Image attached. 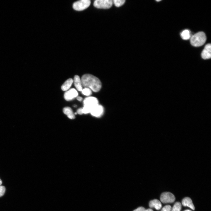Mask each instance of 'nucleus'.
<instances>
[{
  "mask_svg": "<svg viewBox=\"0 0 211 211\" xmlns=\"http://www.w3.org/2000/svg\"><path fill=\"white\" fill-rule=\"evenodd\" d=\"M145 211H153L151 209H148L147 210H146Z\"/></svg>",
  "mask_w": 211,
  "mask_h": 211,
  "instance_id": "nucleus-24",
  "label": "nucleus"
},
{
  "mask_svg": "<svg viewBox=\"0 0 211 211\" xmlns=\"http://www.w3.org/2000/svg\"><path fill=\"white\" fill-rule=\"evenodd\" d=\"M206 40V37L204 33L202 31L198 32L191 37L190 43L195 47H199L203 45Z\"/></svg>",
  "mask_w": 211,
  "mask_h": 211,
  "instance_id": "nucleus-3",
  "label": "nucleus"
},
{
  "mask_svg": "<svg viewBox=\"0 0 211 211\" xmlns=\"http://www.w3.org/2000/svg\"><path fill=\"white\" fill-rule=\"evenodd\" d=\"M82 110V108H79V109H78L77 111V112H76L77 113H78L79 114H80V115H81V114H83Z\"/></svg>",
  "mask_w": 211,
  "mask_h": 211,
  "instance_id": "nucleus-22",
  "label": "nucleus"
},
{
  "mask_svg": "<svg viewBox=\"0 0 211 211\" xmlns=\"http://www.w3.org/2000/svg\"><path fill=\"white\" fill-rule=\"evenodd\" d=\"M73 82V80L72 78H69L67 79L62 86V90L64 91H66L68 90L71 87Z\"/></svg>",
  "mask_w": 211,
  "mask_h": 211,
  "instance_id": "nucleus-13",
  "label": "nucleus"
},
{
  "mask_svg": "<svg viewBox=\"0 0 211 211\" xmlns=\"http://www.w3.org/2000/svg\"><path fill=\"white\" fill-rule=\"evenodd\" d=\"M2 183V181L1 180V179L0 178V186H1V185Z\"/></svg>",
  "mask_w": 211,
  "mask_h": 211,
  "instance_id": "nucleus-25",
  "label": "nucleus"
},
{
  "mask_svg": "<svg viewBox=\"0 0 211 211\" xmlns=\"http://www.w3.org/2000/svg\"><path fill=\"white\" fill-rule=\"evenodd\" d=\"M5 188L4 186H0V197L2 196L5 192Z\"/></svg>",
  "mask_w": 211,
  "mask_h": 211,
  "instance_id": "nucleus-19",
  "label": "nucleus"
},
{
  "mask_svg": "<svg viewBox=\"0 0 211 211\" xmlns=\"http://www.w3.org/2000/svg\"><path fill=\"white\" fill-rule=\"evenodd\" d=\"M182 203L184 206L188 207L193 210L195 209L192 201L189 197H186L184 198L182 200Z\"/></svg>",
  "mask_w": 211,
  "mask_h": 211,
  "instance_id": "nucleus-11",
  "label": "nucleus"
},
{
  "mask_svg": "<svg viewBox=\"0 0 211 211\" xmlns=\"http://www.w3.org/2000/svg\"><path fill=\"white\" fill-rule=\"evenodd\" d=\"M113 4L117 7H119L122 6L125 3V0H114L113 1Z\"/></svg>",
  "mask_w": 211,
  "mask_h": 211,
  "instance_id": "nucleus-17",
  "label": "nucleus"
},
{
  "mask_svg": "<svg viewBox=\"0 0 211 211\" xmlns=\"http://www.w3.org/2000/svg\"><path fill=\"white\" fill-rule=\"evenodd\" d=\"M63 112L69 118L74 119L75 118L74 114L70 108L69 107L64 108L63 109Z\"/></svg>",
  "mask_w": 211,
  "mask_h": 211,
  "instance_id": "nucleus-14",
  "label": "nucleus"
},
{
  "mask_svg": "<svg viewBox=\"0 0 211 211\" xmlns=\"http://www.w3.org/2000/svg\"><path fill=\"white\" fill-rule=\"evenodd\" d=\"M73 82L76 89L79 91H81L83 88L81 80L78 75L75 76Z\"/></svg>",
  "mask_w": 211,
  "mask_h": 211,
  "instance_id": "nucleus-10",
  "label": "nucleus"
},
{
  "mask_svg": "<svg viewBox=\"0 0 211 211\" xmlns=\"http://www.w3.org/2000/svg\"><path fill=\"white\" fill-rule=\"evenodd\" d=\"M201 57L204 59H208L211 57V45L210 43L206 45L201 53Z\"/></svg>",
  "mask_w": 211,
  "mask_h": 211,
  "instance_id": "nucleus-8",
  "label": "nucleus"
},
{
  "mask_svg": "<svg viewBox=\"0 0 211 211\" xmlns=\"http://www.w3.org/2000/svg\"><path fill=\"white\" fill-rule=\"evenodd\" d=\"M97 99L93 97H88L86 98L84 101V106L82 108L83 114L90 113L92 109L98 104Z\"/></svg>",
  "mask_w": 211,
  "mask_h": 211,
  "instance_id": "nucleus-2",
  "label": "nucleus"
},
{
  "mask_svg": "<svg viewBox=\"0 0 211 211\" xmlns=\"http://www.w3.org/2000/svg\"><path fill=\"white\" fill-rule=\"evenodd\" d=\"M184 211H192L190 210H184Z\"/></svg>",
  "mask_w": 211,
  "mask_h": 211,
  "instance_id": "nucleus-26",
  "label": "nucleus"
},
{
  "mask_svg": "<svg viewBox=\"0 0 211 211\" xmlns=\"http://www.w3.org/2000/svg\"><path fill=\"white\" fill-rule=\"evenodd\" d=\"M145 209L143 207H140L137 208L133 211H145Z\"/></svg>",
  "mask_w": 211,
  "mask_h": 211,
  "instance_id": "nucleus-21",
  "label": "nucleus"
},
{
  "mask_svg": "<svg viewBox=\"0 0 211 211\" xmlns=\"http://www.w3.org/2000/svg\"><path fill=\"white\" fill-rule=\"evenodd\" d=\"M82 94L85 96H89L91 94V90L89 88L85 87L81 91Z\"/></svg>",
  "mask_w": 211,
  "mask_h": 211,
  "instance_id": "nucleus-18",
  "label": "nucleus"
},
{
  "mask_svg": "<svg viewBox=\"0 0 211 211\" xmlns=\"http://www.w3.org/2000/svg\"><path fill=\"white\" fill-rule=\"evenodd\" d=\"M77 99L79 101H81L82 100V98L81 97L78 96L77 97Z\"/></svg>",
  "mask_w": 211,
  "mask_h": 211,
  "instance_id": "nucleus-23",
  "label": "nucleus"
},
{
  "mask_svg": "<svg viewBox=\"0 0 211 211\" xmlns=\"http://www.w3.org/2000/svg\"><path fill=\"white\" fill-rule=\"evenodd\" d=\"M78 95L77 91L74 88H72L66 91L64 94V97L66 100L69 101L77 97Z\"/></svg>",
  "mask_w": 211,
  "mask_h": 211,
  "instance_id": "nucleus-7",
  "label": "nucleus"
},
{
  "mask_svg": "<svg viewBox=\"0 0 211 211\" xmlns=\"http://www.w3.org/2000/svg\"><path fill=\"white\" fill-rule=\"evenodd\" d=\"M171 207L170 205H166L164 206L161 211H171Z\"/></svg>",
  "mask_w": 211,
  "mask_h": 211,
  "instance_id": "nucleus-20",
  "label": "nucleus"
},
{
  "mask_svg": "<svg viewBox=\"0 0 211 211\" xmlns=\"http://www.w3.org/2000/svg\"><path fill=\"white\" fill-rule=\"evenodd\" d=\"M181 38L183 40H187L191 37L190 31L187 29H186L182 31L181 34Z\"/></svg>",
  "mask_w": 211,
  "mask_h": 211,
  "instance_id": "nucleus-15",
  "label": "nucleus"
},
{
  "mask_svg": "<svg viewBox=\"0 0 211 211\" xmlns=\"http://www.w3.org/2000/svg\"><path fill=\"white\" fill-rule=\"evenodd\" d=\"M113 4L112 0H96L93 3L94 6L98 8H109L112 6Z\"/></svg>",
  "mask_w": 211,
  "mask_h": 211,
  "instance_id": "nucleus-5",
  "label": "nucleus"
},
{
  "mask_svg": "<svg viewBox=\"0 0 211 211\" xmlns=\"http://www.w3.org/2000/svg\"><path fill=\"white\" fill-rule=\"evenodd\" d=\"M91 4L89 0H81L74 2L73 5V9L77 11L85 10Z\"/></svg>",
  "mask_w": 211,
  "mask_h": 211,
  "instance_id": "nucleus-4",
  "label": "nucleus"
},
{
  "mask_svg": "<svg viewBox=\"0 0 211 211\" xmlns=\"http://www.w3.org/2000/svg\"><path fill=\"white\" fill-rule=\"evenodd\" d=\"M82 86L89 88L92 91L97 92L101 87V83L99 79L94 76L86 74L84 75L81 79Z\"/></svg>",
  "mask_w": 211,
  "mask_h": 211,
  "instance_id": "nucleus-1",
  "label": "nucleus"
},
{
  "mask_svg": "<svg viewBox=\"0 0 211 211\" xmlns=\"http://www.w3.org/2000/svg\"><path fill=\"white\" fill-rule=\"evenodd\" d=\"M103 111V106L98 104L92 109L90 113L93 116L99 117L102 115Z\"/></svg>",
  "mask_w": 211,
  "mask_h": 211,
  "instance_id": "nucleus-9",
  "label": "nucleus"
},
{
  "mask_svg": "<svg viewBox=\"0 0 211 211\" xmlns=\"http://www.w3.org/2000/svg\"><path fill=\"white\" fill-rule=\"evenodd\" d=\"M149 205L151 208H155L157 210L160 209L162 207L161 202L158 200L154 199L150 201L149 203Z\"/></svg>",
  "mask_w": 211,
  "mask_h": 211,
  "instance_id": "nucleus-12",
  "label": "nucleus"
},
{
  "mask_svg": "<svg viewBox=\"0 0 211 211\" xmlns=\"http://www.w3.org/2000/svg\"><path fill=\"white\" fill-rule=\"evenodd\" d=\"M181 205L180 202H177L175 203L172 208L171 211H181Z\"/></svg>",
  "mask_w": 211,
  "mask_h": 211,
  "instance_id": "nucleus-16",
  "label": "nucleus"
},
{
  "mask_svg": "<svg viewBox=\"0 0 211 211\" xmlns=\"http://www.w3.org/2000/svg\"><path fill=\"white\" fill-rule=\"evenodd\" d=\"M161 201L164 203H172L175 200L174 195L169 192H165L162 193L160 197Z\"/></svg>",
  "mask_w": 211,
  "mask_h": 211,
  "instance_id": "nucleus-6",
  "label": "nucleus"
}]
</instances>
